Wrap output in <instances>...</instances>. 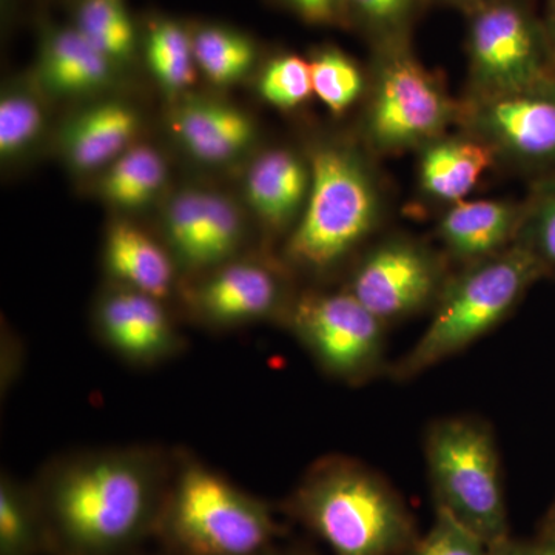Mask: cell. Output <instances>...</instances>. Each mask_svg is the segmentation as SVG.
Instances as JSON below:
<instances>
[{"label": "cell", "instance_id": "17", "mask_svg": "<svg viewBox=\"0 0 555 555\" xmlns=\"http://www.w3.org/2000/svg\"><path fill=\"white\" fill-rule=\"evenodd\" d=\"M310 164L291 149H270L248 166L244 179L246 199L269 232L291 233L310 190Z\"/></svg>", "mask_w": 555, "mask_h": 555}, {"label": "cell", "instance_id": "10", "mask_svg": "<svg viewBox=\"0 0 555 555\" xmlns=\"http://www.w3.org/2000/svg\"><path fill=\"white\" fill-rule=\"evenodd\" d=\"M286 270L241 255L190 276L179 295L190 320L208 331H233L259 321H281L295 297L288 291Z\"/></svg>", "mask_w": 555, "mask_h": 555}, {"label": "cell", "instance_id": "19", "mask_svg": "<svg viewBox=\"0 0 555 555\" xmlns=\"http://www.w3.org/2000/svg\"><path fill=\"white\" fill-rule=\"evenodd\" d=\"M524 208L509 201H460L438 222V238L452 257L469 264L516 243Z\"/></svg>", "mask_w": 555, "mask_h": 555}, {"label": "cell", "instance_id": "34", "mask_svg": "<svg viewBox=\"0 0 555 555\" xmlns=\"http://www.w3.org/2000/svg\"><path fill=\"white\" fill-rule=\"evenodd\" d=\"M489 555H540V550L539 546L514 542L509 537L494 546H489Z\"/></svg>", "mask_w": 555, "mask_h": 555}, {"label": "cell", "instance_id": "13", "mask_svg": "<svg viewBox=\"0 0 555 555\" xmlns=\"http://www.w3.org/2000/svg\"><path fill=\"white\" fill-rule=\"evenodd\" d=\"M440 259L414 240L390 238L358 262L349 291L383 323L411 315L438 298L444 286Z\"/></svg>", "mask_w": 555, "mask_h": 555}, {"label": "cell", "instance_id": "24", "mask_svg": "<svg viewBox=\"0 0 555 555\" xmlns=\"http://www.w3.org/2000/svg\"><path fill=\"white\" fill-rule=\"evenodd\" d=\"M0 555H47L33 486L5 470L0 476Z\"/></svg>", "mask_w": 555, "mask_h": 555}, {"label": "cell", "instance_id": "26", "mask_svg": "<svg viewBox=\"0 0 555 555\" xmlns=\"http://www.w3.org/2000/svg\"><path fill=\"white\" fill-rule=\"evenodd\" d=\"M73 27L118 67L133 61L137 31L126 0H79Z\"/></svg>", "mask_w": 555, "mask_h": 555}, {"label": "cell", "instance_id": "7", "mask_svg": "<svg viewBox=\"0 0 555 555\" xmlns=\"http://www.w3.org/2000/svg\"><path fill=\"white\" fill-rule=\"evenodd\" d=\"M427 463L437 509L488 546L509 539L499 455L486 427L465 418L437 423L427 437Z\"/></svg>", "mask_w": 555, "mask_h": 555}, {"label": "cell", "instance_id": "38", "mask_svg": "<svg viewBox=\"0 0 555 555\" xmlns=\"http://www.w3.org/2000/svg\"><path fill=\"white\" fill-rule=\"evenodd\" d=\"M540 555H555V539H551L545 545H540Z\"/></svg>", "mask_w": 555, "mask_h": 555}, {"label": "cell", "instance_id": "35", "mask_svg": "<svg viewBox=\"0 0 555 555\" xmlns=\"http://www.w3.org/2000/svg\"><path fill=\"white\" fill-rule=\"evenodd\" d=\"M547 51H550V62L555 65V0H553V9H551L550 31H547Z\"/></svg>", "mask_w": 555, "mask_h": 555}, {"label": "cell", "instance_id": "20", "mask_svg": "<svg viewBox=\"0 0 555 555\" xmlns=\"http://www.w3.org/2000/svg\"><path fill=\"white\" fill-rule=\"evenodd\" d=\"M418 153L420 190L427 199L449 206L465 199L496 160L485 142L465 131L434 139Z\"/></svg>", "mask_w": 555, "mask_h": 555}, {"label": "cell", "instance_id": "29", "mask_svg": "<svg viewBox=\"0 0 555 555\" xmlns=\"http://www.w3.org/2000/svg\"><path fill=\"white\" fill-rule=\"evenodd\" d=\"M418 7L420 0H346V14L379 46L404 39Z\"/></svg>", "mask_w": 555, "mask_h": 555}, {"label": "cell", "instance_id": "33", "mask_svg": "<svg viewBox=\"0 0 555 555\" xmlns=\"http://www.w3.org/2000/svg\"><path fill=\"white\" fill-rule=\"evenodd\" d=\"M2 347L7 349V356L2 353V363L7 361V366L2 367V389L9 390L21 371V345L16 338H11L9 334L7 335V343H3Z\"/></svg>", "mask_w": 555, "mask_h": 555}, {"label": "cell", "instance_id": "37", "mask_svg": "<svg viewBox=\"0 0 555 555\" xmlns=\"http://www.w3.org/2000/svg\"><path fill=\"white\" fill-rule=\"evenodd\" d=\"M262 555H310L305 553L301 550H294V547H278L273 546L272 550H269L268 553Z\"/></svg>", "mask_w": 555, "mask_h": 555}, {"label": "cell", "instance_id": "16", "mask_svg": "<svg viewBox=\"0 0 555 555\" xmlns=\"http://www.w3.org/2000/svg\"><path fill=\"white\" fill-rule=\"evenodd\" d=\"M118 65L75 27L51 28L40 43L35 80L47 96H94L108 90Z\"/></svg>", "mask_w": 555, "mask_h": 555}, {"label": "cell", "instance_id": "36", "mask_svg": "<svg viewBox=\"0 0 555 555\" xmlns=\"http://www.w3.org/2000/svg\"><path fill=\"white\" fill-rule=\"evenodd\" d=\"M436 2L448 3V5L463 7V9L477 10L478 7L491 2V0H436Z\"/></svg>", "mask_w": 555, "mask_h": 555}, {"label": "cell", "instance_id": "32", "mask_svg": "<svg viewBox=\"0 0 555 555\" xmlns=\"http://www.w3.org/2000/svg\"><path fill=\"white\" fill-rule=\"evenodd\" d=\"M302 21L312 25H334L345 21L346 0H284Z\"/></svg>", "mask_w": 555, "mask_h": 555}, {"label": "cell", "instance_id": "2", "mask_svg": "<svg viewBox=\"0 0 555 555\" xmlns=\"http://www.w3.org/2000/svg\"><path fill=\"white\" fill-rule=\"evenodd\" d=\"M284 511L334 555H408L418 542L401 496L377 474L343 456L310 467Z\"/></svg>", "mask_w": 555, "mask_h": 555}, {"label": "cell", "instance_id": "18", "mask_svg": "<svg viewBox=\"0 0 555 555\" xmlns=\"http://www.w3.org/2000/svg\"><path fill=\"white\" fill-rule=\"evenodd\" d=\"M102 262L108 283L169 301L179 292L177 262L164 241L130 221L109 224Z\"/></svg>", "mask_w": 555, "mask_h": 555}, {"label": "cell", "instance_id": "4", "mask_svg": "<svg viewBox=\"0 0 555 555\" xmlns=\"http://www.w3.org/2000/svg\"><path fill=\"white\" fill-rule=\"evenodd\" d=\"M310 190L305 210L288 233V270L331 272L377 229L385 199L366 155L347 142L320 141L310 149Z\"/></svg>", "mask_w": 555, "mask_h": 555}, {"label": "cell", "instance_id": "9", "mask_svg": "<svg viewBox=\"0 0 555 555\" xmlns=\"http://www.w3.org/2000/svg\"><path fill=\"white\" fill-rule=\"evenodd\" d=\"M281 323L332 377L358 382L377 364L385 323L349 291L295 295Z\"/></svg>", "mask_w": 555, "mask_h": 555}, {"label": "cell", "instance_id": "30", "mask_svg": "<svg viewBox=\"0 0 555 555\" xmlns=\"http://www.w3.org/2000/svg\"><path fill=\"white\" fill-rule=\"evenodd\" d=\"M517 244L528 248L542 264H555V189L537 195L534 204L524 208Z\"/></svg>", "mask_w": 555, "mask_h": 555}, {"label": "cell", "instance_id": "1", "mask_svg": "<svg viewBox=\"0 0 555 555\" xmlns=\"http://www.w3.org/2000/svg\"><path fill=\"white\" fill-rule=\"evenodd\" d=\"M173 449L127 444L54 456L30 481L47 555H133L156 528Z\"/></svg>", "mask_w": 555, "mask_h": 555}, {"label": "cell", "instance_id": "3", "mask_svg": "<svg viewBox=\"0 0 555 555\" xmlns=\"http://www.w3.org/2000/svg\"><path fill=\"white\" fill-rule=\"evenodd\" d=\"M281 526L272 507L184 448L173 470L155 539L171 555H262Z\"/></svg>", "mask_w": 555, "mask_h": 555}, {"label": "cell", "instance_id": "5", "mask_svg": "<svg viewBox=\"0 0 555 555\" xmlns=\"http://www.w3.org/2000/svg\"><path fill=\"white\" fill-rule=\"evenodd\" d=\"M543 268L531 250L517 243L469 264L438 295L429 327L393 374L415 377L476 341L514 309Z\"/></svg>", "mask_w": 555, "mask_h": 555}, {"label": "cell", "instance_id": "25", "mask_svg": "<svg viewBox=\"0 0 555 555\" xmlns=\"http://www.w3.org/2000/svg\"><path fill=\"white\" fill-rule=\"evenodd\" d=\"M193 47L199 72L219 87L246 79L258 56L250 38L221 25L199 28L193 35Z\"/></svg>", "mask_w": 555, "mask_h": 555}, {"label": "cell", "instance_id": "8", "mask_svg": "<svg viewBox=\"0 0 555 555\" xmlns=\"http://www.w3.org/2000/svg\"><path fill=\"white\" fill-rule=\"evenodd\" d=\"M467 60L466 96L529 89L551 79L545 36L514 0H491L473 11Z\"/></svg>", "mask_w": 555, "mask_h": 555}, {"label": "cell", "instance_id": "22", "mask_svg": "<svg viewBox=\"0 0 555 555\" xmlns=\"http://www.w3.org/2000/svg\"><path fill=\"white\" fill-rule=\"evenodd\" d=\"M47 94L35 78L14 79L0 96V158L13 164L27 158L46 137Z\"/></svg>", "mask_w": 555, "mask_h": 555}, {"label": "cell", "instance_id": "21", "mask_svg": "<svg viewBox=\"0 0 555 555\" xmlns=\"http://www.w3.org/2000/svg\"><path fill=\"white\" fill-rule=\"evenodd\" d=\"M169 166L158 149L134 144L102 171L100 193L105 203L126 211L147 207L166 188Z\"/></svg>", "mask_w": 555, "mask_h": 555}, {"label": "cell", "instance_id": "28", "mask_svg": "<svg viewBox=\"0 0 555 555\" xmlns=\"http://www.w3.org/2000/svg\"><path fill=\"white\" fill-rule=\"evenodd\" d=\"M257 86L259 96L273 107L297 108L313 94L309 61L297 54L273 57L259 73Z\"/></svg>", "mask_w": 555, "mask_h": 555}, {"label": "cell", "instance_id": "11", "mask_svg": "<svg viewBox=\"0 0 555 555\" xmlns=\"http://www.w3.org/2000/svg\"><path fill=\"white\" fill-rule=\"evenodd\" d=\"M553 82L529 89L466 96L460 126L480 139L496 159L524 166L555 163V90Z\"/></svg>", "mask_w": 555, "mask_h": 555}, {"label": "cell", "instance_id": "6", "mask_svg": "<svg viewBox=\"0 0 555 555\" xmlns=\"http://www.w3.org/2000/svg\"><path fill=\"white\" fill-rule=\"evenodd\" d=\"M377 49L361 118L369 152L386 156L420 150L459 124L462 101L416 60L406 40L379 43Z\"/></svg>", "mask_w": 555, "mask_h": 555}, {"label": "cell", "instance_id": "39", "mask_svg": "<svg viewBox=\"0 0 555 555\" xmlns=\"http://www.w3.org/2000/svg\"><path fill=\"white\" fill-rule=\"evenodd\" d=\"M133 555H171V554L166 553V551H163V553H159V554H141V553H137V554H133Z\"/></svg>", "mask_w": 555, "mask_h": 555}, {"label": "cell", "instance_id": "27", "mask_svg": "<svg viewBox=\"0 0 555 555\" xmlns=\"http://www.w3.org/2000/svg\"><path fill=\"white\" fill-rule=\"evenodd\" d=\"M313 94L334 115H343L364 96L367 79L345 51L326 47L309 61Z\"/></svg>", "mask_w": 555, "mask_h": 555}, {"label": "cell", "instance_id": "14", "mask_svg": "<svg viewBox=\"0 0 555 555\" xmlns=\"http://www.w3.org/2000/svg\"><path fill=\"white\" fill-rule=\"evenodd\" d=\"M169 126L190 158L208 167L235 163L258 141L257 122L247 112L201 94L188 93L175 100Z\"/></svg>", "mask_w": 555, "mask_h": 555}, {"label": "cell", "instance_id": "12", "mask_svg": "<svg viewBox=\"0 0 555 555\" xmlns=\"http://www.w3.org/2000/svg\"><path fill=\"white\" fill-rule=\"evenodd\" d=\"M91 324L98 341L131 367L160 366L188 347L166 301L119 284L98 294Z\"/></svg>", "mask_w": 555, "mask_h": 555}, {"label": "cell", "instance_id": "15", "mask_svg": "<svg viewBox=\"0 0 555 555\" xmlns=\"http://www.w3.org/2000/svg\"><path fill=\"white\" fill-rule=\"evenodd\" d=\"M141 122L130 102L94 101L62 124L57 133L61 158L79 177L104 171L137 144Z\"/></svg>", "mask_w": 555, "mask_h": 555}, {"label": "cell", "instance_id": "23", "mask_svg": "<svg viewBox=\"0 0 555 555\" xmlns=\"http://www.w3.org/2000/svg\"><path fill=\"white\" fill-rule=\"evenodd\" d=\"M145 57L153 78L171 100L184 96L195 86L199 69L193 35L178 21L160 20L150 27Z\"/></svg>", "mask_w": 555, "mask_h": 555}, {"label": "cell", "instance_id": "31", "mask_svg": "<svg viewBox=\"0 0 555 555\" xmlns=\"http://www.w3.org/2000/svg\"><path fill=\"white\" fill-rule=\"evenodd\" d=\"M408 555H489V546L448 513L437 509L429 534L418 539Z\"/></svg>", "mask_w": 555, "mask_h": 555}]
</instances>
